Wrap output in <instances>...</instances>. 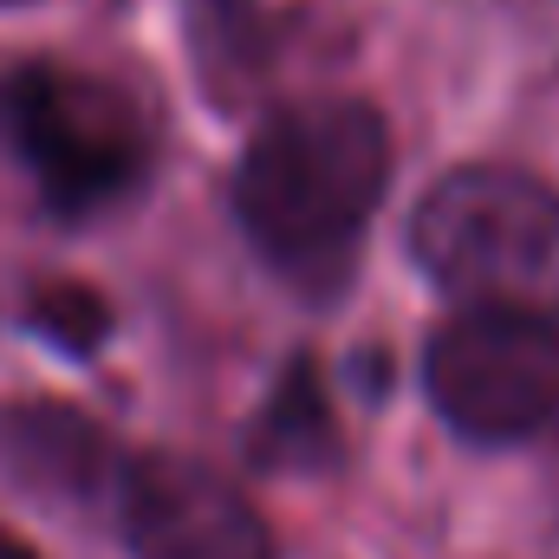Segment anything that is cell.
Listing matches in <instances>:
<instances>
[{
  "label": "cell",
  "instance_id": "obj_10",
  "mask_svg": "<svg viewBox=\"0 0 559 559\" xmlns=\"http://www.w3.org/2000/svg\"><path fill=\"white\" fill-rule=\"evenodd\" d=\"M0 559H39V554H33V547L13 534V527H0Z\"/></svg>",
  "mask_w": 559,
  "mask_h": 559
},
{
  "label": "cell",
  "instance_id": "obj_5",
  "mask_svg": "<svg viewBox=\"0 0 559 559\" xmlns=\"http://www.w3.org/2000/svg\"><path fill=\"white\" fill-rule=\"evenodd\" d=\"M118 527L138 559H280L261 508L222 468L176 449L124 455Z\"/></svg>",
  "mask_w": 559,
  "mask_h": 559
},
{
  "label": "cell",
  "instance_id": "obj_7",
  "mask_svg": "<svg viewBox=\"0 0 559 559\" xmlns=\"http://www.w3.org/2000/svg\"><path fill=\"white\" fill-rule=\"evenodd\" d=\"M338 417H332V391L312 352H293L286 371L274 378L261 417L248 423V462L267 475H325L338 462Z\"/></svg>",
  "mask_w": 559,
  "mask_h": 559
},
{
  "label": "cell",
  "instance_id": "obj_1",
  "mask_svg": "<svg viewBox=\"0 0 559 559\" xmlns=\"http://www.w3.org/2000/svg\"><path fill=\"white\" fill-rule=\"evenodd\" d=\"M391 124L365 98H299L254 124L228 202L280 286L325 306L358 267L365 228L391 189Z\"/></svg>",
  "mask_w": 559,
  "mask_h": 559
},
{
  "label": "cell",
  "instance_id": "obj_3",
  "mask_svg": "<svg viewBox=\"0 0 559 559\" xmlns=\"http://www.w3.org/2000/svg\"><path fill=\"white\" fill-rule=\"evenodd\" d=\"M411 261L475 306L559 312V189L527 169H449L411 215Z\"/></svg>",
  "mask_w": 559,
  "mask_h": 559
},
{
  "label": "cell",
  "instance_id": "obj_9",
  "mask_svg": "<svg viewBox=\"0 0 559 559\" xmlns=\"http://www.w3.org/2000/svg\"><path fill=\"white\" fill-rule=\"evenodd\" d=\"M189 20H195V52L209 72H235V79L254 72L267 33L248 0H189Z\"/></svg>",
  "mask_w": 559,
  "mask_h": 559
},
{
  "label": "cell",
  "instance_id": "obj_4",
  "mask_svg": "<svg viewBox=\"0 0 559 559\" xmlns=\"http://www.w3.org/2000/svg\"><path fill=\"white\" fill-rule=\"evenodd\" d=\"M423 384L462 442L514 449L559 436V319L547 306H468L436 325Z\"/></svg>",
  "mask_w": 559,
  "mask_h": 559
},
{
  "label": "cell",
  "instance_id": "obj_2",
  "mask_svg": "<svg viewBox=\"0 0 559 559\" xmlns=\"http://www.w3.org/2000/svg\"><path fill=\"white\" fill-rule=\"evenodd\" d=\"M0 143L26 163L52 222L79 228L150 182L156 131L138 98L85 66L20 59L0 72Z\"/></svg>",
  "mask_w": 559,
  "mask_h": 559
},
{
  "label": "cell",
  "instance_id": "obj_6",
  "mask_svg": "<svg viewBox=\"0 0 559 559\" xmlns=\"http://www.w3.org/2000/svg\"><path fill=\"white\" fill-rule=\"evenodd\" d=\"M0 462L26 481L66 488V495H98V481L118 488L124 455H111L105 429L66 404H13L0 411Z\"/></svg>",
  "mask_w": 559,
  "mask_h": 559
},
{
  "label": "cell",
  "instance_id": "obj_8",
  "mask_svg": "<svg viewBox=\"0 0 559 559\" xmlns=\"http://www.w3.org/2000/svg\"><path fill=\"white\" fill-rule=\"evenodd\" d=\"M26 325L52 345V352H72V358H92L105 338H111V299L92 286V280H39L26 293Z\"/></svg>",
  "mask_w": 559,
  "mask_h": 559
}]
</instances>
